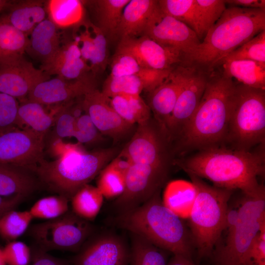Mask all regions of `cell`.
I'll return each instance as SVG.
<instances>
[{"instance_id": "30bf717a", "label": "cell", "mask_w": 265, "mask_h": 265, "mask_svg": "<svg viewBox=\"0 0 265 265\" xmlns=\"http://www.w3.org/2000/svg\"><path fill=\"white\" fill-rule=\"evenodd\" d=\"M181 87L167 127V135L177 136L189 121L204 93L209 72L194 65H179Z\"/></svg>"}, {"instance_id": "5b68a950", "label": "cell", "mask_w": 265, "mask_h": 265, "mask_svg": "<svg viewBox=\"0 0 265 265\" xmlns=\"http://www.w3.org/2000/svg\"><path fill=\"white\" fill-rule=\"evenodd\" d=\"M116 152V149L107 148L88 153L80 147L53 161L43 159L33 171L41 184L70 200L114 159Z\"/></svg>"}, {"instance_id": "9f6ffc18", "label": "cell", "mask_w": 265, "mask_h": 265, "mask_svg": "<svg viewBox=\"0 0 265 265\" xmlns=\"http://www.w3.org/2000/svg\"><path fill=\"white\" fill-rule=\"evenodd\" d=\"M167 265H196L188 258L181 255H173Z\"/></svg>"}, {"instance_id": "1f68e13d", "label": "cell", "mask_w": 265, "mask_h": 265, "mask_svg": "<svg viewBox=\"0 0 265 265\" xmlns=\"http://www.w3.org/2000/svg\"><path fill=\"white\" fill-rule=\"evenodd\" d=\"M71 200L72 211L86 221L94 219L100 212L104 196L97 187L86 184L78 189Z\"/></svg>"}, {"instance_id": "603a6c76", "label": "cell", "mask_w": 265, "mask_h": 265, "mask_svg": "<svg viewBox=\"0 0 265 265\" xmlns=\"http://www.w3.org/2000/svg\"><path fill=\"white\" fill-rule=\"evenodd\" d=\"M158 6L156 0H130L123 10L117 35L120 39L143 36L148 21Z\"/></svg>"}, {"instance_id": "cb8c5ba5", "label": "cell", "mask_w": 265, "mask_h": 265, "mask_svg": "<svg viewBox=\"0 0 265 265\" xmlns=\"http://www.w3.org/2000/svg\"><path fill=\"white\" fill-rule=\"evenodd\" d=\"M29 37L26 52L40 61L41 65L49 63L61 47L58 28L48 19L39 24Z\"/></svg>"}, {"instance_id": "f35d334b", "label": "cell", "mask_w": 265, "mask_h": 265, "mask_svg": "<svg viewBox=\"0 0 265 265\" xmlns=\"http://www.w3.org/2000/svg\"><path fill=\"white\" fill-rule=\"evenodd\" d=\"M69 200L67 197L58 194L45 197L37 201L28 211L33 218L53 219L69 211Z\"/></svg>"}, {"instance_id": "7dc6e473", "label": "cell", "mask_w": 265, "mask_h": 265, "mask_svg": "<svg viewBox=\"0 0 265 265\" xmlns=\"http://www.w3.org/2000/svg\"><path fill=\"white\" fill-rule=\"evenodd\" d=\"M77 117L68 108L62 107L56 115L54 122V137L62 139L73 137Z\"/></svg>"}, {"instance_id": "836d02e7", "label": "cell", "mask_w": 265, "mask_h": 265, "mask_svg": "<svg viewBox=\"0 0 265 265\" xmlns=\"http://www.w3.org/2000/svg\"><path fill=\"white\" fill-rule=\"evenodd\" d=\"M130 0H98L94 1L98 25L106 37L117 35L123 10Z\"/></svg>"}, {"instance_id": "f6af8a7d", "label": "cell", "mask_w": 265, "mask_h": 265, "mask_svg": "<svg viewBox=\"0 0 265 265\" xmlns=\"http://www.w3.org/2000/svg\"><path fill=\"white\" fill-rule=\"evenodd\" d=\"M141 67L131 54L116 52L110 65V77H118L137 74Z\"/></svg>"}, {"instance_id": "4fadbf2b", "label": "cell", "mask_w": 265, "mask_h": 265, "mask_svg": "<svg viewBox=\"0 0 265 265\" xmlns=\"http://www.w3.org/2000/svg\"><path fill=\"white\" fill-rule=\"evenodd\" d=\"M144 35L164 46L179 51L184 57L201 42L193 30L185 24L164 14L159 5L148 21Z\"/></svg>"}, {"instance_id": "f1b7e54d", "label": "cell", "mask_w": 265, "mask_h": 265, "mask_svg": "<svg viewBox=\"0 0 265 265\" xmlns=\"http://www.w3.org/2000/svg\"><path fill=\"white\" fill-rule=\"evenodd\" d=\"M62 107L51 112H47L43 105L27 100L19 105L16 125L25 126L34 132L45 136L48 130L54 124L56 115Z\"/></svg>"}, {"instance_id": "f5cc1de1", "label": "cell", "mask_w": 265, "mask_h": 265, "mask_svg": "<svg viewBox=\"0 0 265 265\" xmlns=\"http://www.w3.org/2000/svg\"><path fill=\"white\" fill-rule=\"evenodd\" d=\"M80 147L79 143H67L63 142L61 138L54 137L51 141L50 150L54 157H56V159H59Z\"/></svg>"}, {"instance_id": "db71d44e", "label": "cell", "mask_w": 265, "mask_h": 265, "mask_svg": "<svg viewBox=\"0 0 265 265\" xmlns=\"http://www.w3.org/2000/svg\"><path fill=\"white\" fill-rule=\"evenodd\" d=\"M25 197L22 195L5 197L0 195V217L16 208Z\"/></svg>"}, {"instance_id": "680465c9", "label": "cell", "mask_w": 265, "mask_h": 265, "mask_svg": "<svg viewBox=\"0 0 265 265\" xmlns=\"http://www.w3.org/2000/svg\"><path fill=\"white\" fill-rule=\"evenodd\" d=\"M0 265H7L3 248L0 247Z\"/></svg>"}, {"instance_id": "ffe728a7", "label": "cell", "mask_w": 265, "mask_h": 265, "mask_svg": "<svg viewBox=\"0 0 265 265\" xmlns=\"http://www.w3.org/2000/svg\"><path fill=\"white\" fill-rule=\"evenodd\" d=\"M40 69L50 76L55 75L64 80H73L84 78L89 74V64L81 56L79 41L75 39L61 46L54 57Z\"/></svg>"}, {"instance_id": "9c48e42d", "label": "cell", "mask_w": 265, "mask_h": 265, "mask_svg": "<svg viewBox=\"0 0 265 265\" xmlns=\"http://www.w3.org/2000/svg\"><path fill=\"white\" fill-rule=\"evenodd\" d=\"M93 231V227L88 221L70 211L57 218L35 224L29 229L37 246L47 252L51 250L78 252Z\"/></svg>"}, {"instance_id": "681fc988", "label": "cell", "mask_w": 265, "mask_h": 265, "mask_svg": "<svg viewBox=\"0 0 265 265\" xmlns=\"http://www.w3.org/2000/svg\"><path fill=\"white\" fill-rule=\"evenodd\" d=\"M246 265H265V223L250 249Z\"/></svg>"}, {"instance_id": "8d00e7d4", "label": "cell", "mask_w": 265, "mask_h": 265, "mask_svg": "<svg viewBox=\"0 0 265 265\" xmlns=\"http://www.w3.org/2000/svg\"><path fill=\"white\" fill-rule=\"evenodd\" d=\"M32 219L27 211L6 212L0 217V237L9 242L16 240L27 230Z\"/></svg>"}, {"instance_id": "d590c367", "label": "cell", "mask_w": 265, "mask_h": 265, "mask_svg": "<svg viewBox=\"0 0 265 265\" xmlns=\"http://www.w3.org/2000/svg\"><path fill=\"white\" fill-rule=\"evenodd\" d=\"M198 32L201 41L226 8L224 0H195Z\"/></svg>"}, {"instance_id": "52a82bcc", "label": "cell", "mask_w": 265, "mask_h": 265, "mask_svg": "<svg viewBox=\"0 0 265 265\" xmlns=\"http://www.w3.org/2000/svg\"><path fill=\"white\" fill-rule=\"evenodd\" d=\"M265 141V90L235 82L226 139L232 148L250 151Z\"/></svg>"}, {"instance_id": "9a60e30c", "label": "cell", "mask_w": 265, "mask_h": 265, "mask_svg": "<svg viewBox=\"0 0 265 265\" xmlns=\"http://www.w3.org/2000/svg\"><path fill=\"white\" fill-rule=\"evenodd\" d=\"M116 52L131 54L141 68L156 70L172 69L182 63L184 59V54L179 51L145 35L121 39Z\"/></svg>"}, {"instance_id": "b9f144b4", "label": "cell", "mask_w": 265, "mask_h": 265, "mask_svg": "<svg viewBox=\"0 0 265 265\" xmlns=\"http://www.w3.org/2000/svg\"><path fill=\"white\" fill-rule=\"evenodd\" d=\"M90 26L93 36L94 50L88 62L91 73L94 76L106 68L107 62L106 39L97 26L93 24Z\"/></svg>"}, {"instance_id": "8fae6325", "label": "cell", "mask_w": 265, "mask_h": 265, "mask_svg": "<svg viewBox=\"0 0 265 265\" xmlns=\"http://www.w3.org/2000/svg\"><path fill=\"white\" fill-rule=\"evenodd\" d=\"M167 173V168L131 163L125 175L124 191L115 199V207L121 212L142 204L160 190Z\"/></svg>"}, {"instance_id": "5bb4252c", "label": "cell", "mask_w": 265, "mask_h": 265, "mask_svg": "<svg viewBox=\"0 0 265 265\" xmlns=\"http://www.w3.org/2000/svg\"><path fill=\"white\" fill-rule=\"evenodd\" d=\"M130 248L112 233L90 237L74 258L73 265H129Z\"/></svg>"}, {"instance_id": "bcb514c9", "label": "cell", "mask_w": 265, "mask_h": 265, "mask_svg": "<svg viewBox=\"0 0 265 265\" xmlns=\"http://www.w3.org/2000/svg\"><path fill=\"white\" fill-rule=\"evenodd\" d=\"M3 251L7 265H28L30 262L31 249L22 241H10Z\"/></svg>"}, {"instance_id": "277c9868", "label": "cell", "mask_w": 265, "mask_h": 265, "mask_svg": "<svg viewBox=\"0 0 265 265\" xmlns=\"http://www.w3.org/2000/svg\"><path fill=\"white\" fill-rule=\"evenodd\" d=\"M182 219L164 205L159 190L140 206L119 212L114 220L173 255L191 259L192 240Z\"/></svg>"}, {"instance_id": "8992f818", "label": "cell", "mask_w": 265, "mask_h": 265, "mask_svg": "<svg viewBox=\"0 0 265 265\" xmlns=\"http://www.w3.org/2000/svg\"><path fill=\"white\" fill-rule=\"evenodd\" d=\"M197 188L189 216L193 244L199 258L211 255L223 231L229 201L234 190L212 186L201 178L188 175Z\"/></svg>"}, {"instance_id": "7bdbcfd3", "label": "cell", "mask_w": 265, "mask_h": 265, "mask_svg": "<svg viewBox=\"0 0 265 265\" xmlns=\"http://www.w3.org/2000/svg\"><path fill=\"white\" fill-rule=\"evenodd\" d=\"M19 105L17 99L0 92V133L16 127Z\"/></svg>"}, {"instance_id": "e0dca14e", "label": "cell", "mask_w": 265, "mask_h": 265, "mask_svg": "<svg viewBox=\"0 0 265 265\" xmlns=\"http://www.w3.org/2000/svg\"><path fill=\"white\" fill-rule=\"evenodd\" d=\"M92 74L79 80H68L60 77L38 84L29 93L28 100L42 105L66 102L84 96L96 89Z\"/></svg>"}, {"instance_id": "6f0895ef", "label": "cell", "mask_w": 265, "mask_h": 265, "mask_svg": "<svg viewBox=\"0 0 265 265\" xmlns=\"http://www.w3.org/2000/svg\"><path fill=\"white\" fill-rule=\"evenodd\" d=\"M11 1H8L5 0H0V12L3 9L7 8Z\"/></svg>"}, {"instance_id": "74e56055", "label": "cell", "mask_w": 265, "mask_h": 265, "mask_svg": "<svg viewBox=\"0 0 265 265\" xmlns=\"http://www.w3.org/2000/svg\"><path fill=\"white\" fill-rule=\"evenodd\" d=\"M143 91L142 82L137 75L113 77L105 80L102 92L108 98L117 95H140Z\"/></svg>"}, {"instance_id": "7a4b0ae2", "label": "cell", "mask_w": 265, "mask_h": 265, "mask_svg": "<svg viewBox=\"0 0 265 265\" xmlns=\"http://www.w3.org/2000/svg\"><path fill=\"white\" fill-rule=\"evenodd\" d=\"M235 85L221 71L209 72L197 108L177 136L180 149L199 150L226 141Z\"/></svg>"}, {"instance_id": "4dcf8cb0", "label": "cell", "mask_w": 265, "mask_h": 265, "mask_svg": "<svg viewBox=\"0 0 265 265\" xmlns=\"http://www.w3.org/2000/svg\"><path fill=\"white\" fill-rule=\"evenodd\" d=\"M109 99L111 107L127 123L133 125L149 121L151 111L140 95H117Z\"/></svg>"}, {"instance_id": "e575fe53", "label": "cell", "mask_w": 265, "mask_h": 265, "mask_svg": "<svg viewBox=\"0 0 265 265\" xmlns=\"http://www.w3.org/2000/svg\"><path fill=\"white\" fill-rule=\"evenodd\" d=\"M158 3L160 9L164 14L185 24L197 35L195 0H159Z\"/></svg>"}, {"instance_id": "816d5d0a", "label": "cell", "mask_w": 265, "mask_h": 265, "mask_svg": "<svg viewBox=\"0 0 265 265\" xmlns=\"http://www.w3.org/2000/svg\"><path fill=\"white\" fill-rule=\"evenodd\" d=\"M79 41L81 56L88 63L94 50L93 36L88 27L77 36Z\"/></svg>"}, {"instance_id": "6da1fadb", "label": "cell", "mask_w": 265, "mask_h": 265, "mask_svg": "<svg viewBox=\"0 0 265 265\" xmlns=\"http://www.w3.org/2000/svg\"><path fill=\"white\" fill-rule=\"evenodd\" d=\"M175 163L188 175L207 179L214 186L251 194L263 185L258 179L265 173V152L263 149L251 152L221 144L199 149Z\"/></svg>"}, {"instance_id": "ac0fdd59", "label": "cell", "mask_w": 265, "mask_h": 265, "mask_svg": "<svg viewBox=\"0 0 265 265\" xmlns=\"http://www.w3.org/2000/svg\"><path fill=\"white\" fill-rule=\"evenodd\" d=\"M109 99L95 89L83 96L81 107L101 133L116 139L126 134L133 125L117 113Z\"/></svg>"}, {"instance_id": "ab89813d", "label": "cell", "mask_w": 265, "mask_h": 265, "mask_svg": "<svg viewBox=\"0 0 265 265\" xmlns=\"http://www.w3.org/2000/svg\"><path fill=\"white\" fill-rule=\"evenodd\" d=\"M97 187L104 197L117 198L124 192L125 187V174L108 163L98 175Z\"/></svg>"}, {"instance_id": "11a10c76", "label": "cell", "mask_w": 265, "mask_h": 265, "mask_svg": "<svg viewBox=\"0 0 265 265\" xmlns=\"http://www.w3.org/2000/svg\"><path fill=\"white\" fill-rule=\"evenodd\" d=\"M224 2L228 6L265 9V0H224Z\"/></svg>"}, {"instance_id": "d6986e66", "label": "cell", "mask_w": 265, "mask_h": 265, "mask_svg": "<svg viewBox=\"0 0 265 265\" xmlns=\"http://www.w3.org/2000/svg\"><path fill=\"white\" fill-rule=\"evenodd\" d=\"M49 79V75L24 58L16 64L0 66V92L24 99L38 84Z\"/></svg>"}, {"instance_id": "f907efd6", "label": "cell", "mask_w": 265, "mask_h": 265, "mask_svg": "<svg viewBox=\"0 0 265 265\" xmlns=\"http://www.w3.org/2000/svg\"><path fill=\"white\" fill-rule=\"evenodd\" d=\"M28 265H71L68 261L53 256L37 246L31 249V259Z\"/></svg>"}, {"instance_id": "7402d4cb", "label": "cell", "mask_w": 265, "mask_h": 265, "mask_svg": "<svg viewBox=\"0 0 265 265\" xmlns=\"http://www.w3.org/2000/svg\"><path fill=\"white\" fill-rule=\"evenodd\" d=\"M40 184L36 174L30 168L0 162V195L26 197L37 190Z\"/></svg>"}, {"instance_id": "c3c4849f", "label": "cell", "mask_w": 265, "mask_h": 265, "mask_svg": "<svg viewBox=\"0 0 265 265\" xmlns=\"http://www.w3.org/2000/svg\"><path fill=\"white\" fill-rule=\"evenodd\" d=\"M173 69L156 70L141 68L136 74L142 82L143 91L149 93L163 82Z\"/></svg>"}, {"instance_id": "f546056e", "label": "cell", "mask_w": 265, "mask_h": 265, "mask_svg": "<svg viewBox=\"0 0 265 265\" xmlns=\"http://www.w3.org/2000/svg\"><path fill=\"white\" fill-rule=\"evenodd\" d=\"M50 20L58 28L77 26L84 16L83 1L80 0H50L46 1Z\"/></svg>"}, {"instance_id": "44dd1931", "label": "cell", "mask_w": 265, "mask_h": 265, "mask_svg": "<svg viewBox=\"0 0 265 265\" xmlns=\"http://www.w3.org/2000/svg\"><path fill=\"white\" fill-rule=\"evenodd\" d=\"M181 83L180 70L177 65L163 82L149 93L148 105L165 134L167 133V125L175 106Z\"/></svg>"}, {"instance_id": "60d3db41", "label": "cell", "mask_w": 265, "mask_h": 265, "mask_svg": "<svg viewBox=\"0 0 265 265\" xmlns=\"http://www.w3.org/2000/svg\"><path fill=\"white\" fill-rule=\"evenodd\" d=\"M242 59L265 63V30L230 53L220 65L224 61Z\"/></svg>"}, {"instance_id": "d6a6232c", "label": "cell", "mask_w": 265, "mask_h": 265, "mask_svg": "<svg viewBox=\"0 0 265 265\" xmlns=\"http://www.w3.org/2000/svg\"><path fill=\"white\" fill-rule=\"evenodd\" d=\"M130 234L129 265H167L166 251L137 234Z\"/></svg>"}, {"instance_id": "d4e9b609", "label": "cell", "mask_w": 265, "mask_h": 265, "mask_svg": "<svg viewBox=\"0 0 265 265\" xmlns=\"http://www.w3.org/2000/svg\"><path fill=\"white\" fill-rule=\"evenodd\" d=\"M7 8L9 11L3 15L6 20L28 37L47 14L46 1L43 0L11 1Z\"/></svg>"}, {"instance_id": "ba28073f", "label": "cell", "mask_w": 265, "mask_h": 265, "mask_svg": "<svg viewBox=\"0 0 265 265\" xmlns=\"http://www.w3.org/2000/svg\"><path fill=\"white\" fill-rule=\"evenodd\" d=\"M242 195L238 200L237 221L228 229L225 244L214 254L216 265H246L250 249L265 223L264 186L254 193Z\"/></svg>"}, {"instance_id": "2e32d148", "label": "cell", "mask_w": 265, "mask_h": 265, "mask_svg": "<svg viewBox=\"0 0 265 265\" xmlns=\"http://www.w3.org/2000/svg\"><path fill=\"white\" fill-rule=\"evenodd\" d=\"M118 156L131 163L167 168L161 136L149 121L138 125L133 136Z\"/></svg>"}, {"instance_id": "83f0119b", "label": "cell", "mask_w": 265, "mask_h": 265, "mask_svg": "<svg viewBox=\"0 0 265 265\" xmlns=\"http://www.w3.org/2000/svg\"><path fill=\"white\" fill-rule=\"evenodd\" d=\"M220 66H222V73L236 80L237 82L265 90V63L242 59L224 61Z\"/></svg>"}, {"instance_id": "484cf974", "label": "cell", "mask_w": 265, "mask_h": 265, "mask_svg": "<svg viewBox=\"0 0 265 265\" xmlns=\"http://www.w3.org/2000/svg\"><path fill=\"white\" fill-rule=\"evenodd\" d=\"M29 37L0 17V66H10L22 60Z\"/></svg>"}, {"instance_id": "7c38bea8", "label": "cell", "mask_w": 265, "mask_h": 265, "mask_svg": "<svg viewBox=\"0 0 265 265\" xmlns=\"http://www.w3.org/2000/svg\"><path fill=\"white\" fill-rule=\"evenodd\" d=\"M45 136L28 128L15 127L0 133V162L30 168L44 159Z\"/></svg>"}, {"instance_id": "ee69618b", "label": "cell", "mask_w": 265, "mask_h": 265, "mask_svg": "<svg viewBox=\"0 0 265 265\" xmlns=\"http://www.w3.org/2000/svg\"><path fill=\"white\" fill-rule=\"evenodd\" d=\"M73 137L80 144H93L101 139V133L85 113L76 118Z\"/></svg>"}, {"instance_id": "3957f363", "label": "cell", "mask_w": 265, "mask_h": 265, "mask_svg": "<svg viewBox=\"0 0 265 265\" xmlns=\"http://www.w3.org/2000/svg\"><path fill=\"white\" fill-rule=\"evenodd\" d=\"M264 30L265 9L228 6L182 64L211 72L230 53Z\"/></svg>"}, {"instance_id": "4316f807", "label": "cell", "mask_w": 265, "mask_h": 265, "mask_svg": "<svg viewBox=\"0 0 265 265\" xmlns=\"http://www.w3.org/2000/svg\"><path fill=\"white\" fill-rule=\"evenodd\" d=\"M197 192V188L192 182L173 180L165 186L162 200L164 205L179 217L187 218Z\"/></svg>"}]
</instances>
